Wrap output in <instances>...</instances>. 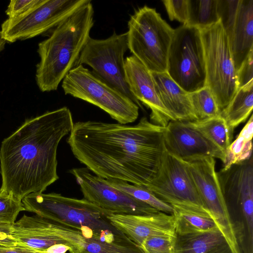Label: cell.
I'll return each mask as SVG.
<instances>
[{
  "mask_svg": "<svg viewBox=\"0 0 253 253\" xmlns=\"http://www.w3.org/2000/svg\"><path fill=\"white\" fill-rule=\"evenodd\" d=\"M165 128L145 117L132 126L79 121L74 123L67 142L77 159L95 175L146 188L160 169Z\"/></svg>",
  "mask_w": 253,
  "mask_h": 253,
  "instance_id": "1",
  "label": "cell"
},
{
  "mask_svg": "<svg viewBox=\"0 0 253 253\" xmlns=\"http://www.w3.org/2000/svg\"><path fill=\"white\" fill-rule=\"evenodd\" d=\"M67 107L27 119L2 141L0 192L22 200L33 193H42L59 179L57 148L73 125Z\"/></svg>",
  "mask_w": 253,
  "mask_h": 253,
  "instance_id": "2",
  "label": "cell"
},
{
  "mask_svg": "<svg viewBox=\"0 0 253 253\" xmlns=\"http://www.w3.org/2000/svg\"><path fill=\"white\" fill-rule=\"evenodd\" d=\"M91 0L56 26L49 37L38 44L40 61L36 81L42 92L57 90L73 69L90 37L94 25Z\"/></svg>",
  "mask_w": 253,
  "mask_h": 253,
  "instance_id": "3",
  "label": "cell"
},
{
  "mask_svg": "<svg viewBox=\"0 0 253 253\" xmlns=\"http://www.w3.org/2000/svg\"><path fill=\"white\" fill-rule=\"evenodd\" d=\"M22 203L25 211L82 232L92 231L106 242H131L110 223L107 217L111 212L84 198H69L56 193H33L24 197Z\"/></svg>",
  "mask_w": 253,
  "mask_h": 253,
  "instance_id": "4",
  "label": "cell"
},
{
  "mask_svg": "<svg viewBox=\"0 0 253 253\" xmlns=\"http://www.w3.org/2000/svg\"><path fill=\"white\" fill-rule=\"evenodd\" d=\"M128 49L151 72H166L174 29L155 8L144 5L127 23Z\"/></svg>",
  "mask_w": 253,
  "mask_h": 253,
  "instance_id": "5",
  "label": "cell"
},
{
  "mask_svg": "<svg viewBox=\"0 0 253 253\" xmlns=\"http://www.w3.org/2000/svg\"><path fill=\"white\" fill-rule=\"evenodd\" d=\"M62 87L65 94L98 107L118 123L128 124L138 118L139 107L135 102L83 65L68 72L62 80Z\"/></svg>",
  "mask_w": 253,
  "mask_h": 253,
  "instance_id": "6",
  "label": "cell"
},
{
  "mask_svg": "<svg viewBox=\"0 0 253 253\" xmlns=\"http://www.w3.org/2000/svg\"><path fill=\"white\" fill-rule=\"evenodd\" d=\"M200 30L206 64V86L211 90L221 111L238 88L228 39L220 20Z\"/></svg>",
  "mask_w": 253,
  "mask_h": 253,
  "instance_id": "7",
  "label": "cell"
},
{
  "mask_svg": "<svg viewBox=\"0 0 253 253\" xmlns=\"http://www.w3.org/2000/svg\"><path fill=\"white\" fill-rule=\"evenodd\" d=\"M166 72L188 93L206 86L205 60L199 28L183 25L174 29Z\"/></svg>",
  "mask_w": 253,
  "mask_h": 253,
  "instance_id": "8",
  "label": "cell"
},
{
  "mask_svg": "<svg viewBox=\"0 0 253 253\" xmlns=\"http://www.w3.org/2000/svg\"><path fill=\"white\" fill-rule=\"evenodd\" d=\"M127 49L126 33L118 34L114 32L105 39L90 37L75 67L84 64L90 66L92 72L99 78L140 106L126 80L124 55Z\"/></svg>",
  "mask_w": 253,
  "mask_h": 253,
  "instance_id": "9",
  "label": "cell"
},
{
  "mask_svg": "<svg viewBox=\"0 0 253 253\" xmlns=\"http://www.w3.org/2000/svg\"><path fill=\"white\" fill-rule=\"evenodd\" d=\"M146 189L172 207L209 213L197 190L186 163L166 150L156 176Z\"/></svg>",
  "mask_w": 253,
  "mask_h": 253,
  "instance_id": "10",
  "label": "cell"
},
{
  "mask_svg": "<svg viewBox=\"0 0 253 253\" xmlns=\"http://www.w3.org/2000/svg\"><path fill=\"white\" fill-rule=\"evenodd\" d=\"M90 0H42L26 13L7 18L1 32L7 42H14L41 35L70 17Z\"/></svg>",
  "mask_w": 253,
  "mask_h": 253,
  "instance_id": "11",
  "label": "cell"
},
{
  "mask_svg": "<svg viewBox=\"0 0 253 253\" xmlns=\"http://www.w3.org/2000/svg\"><path fill=\"white\" fill-rule=\"evenodd\" d=\"M185 162L205 207L233 253H241L220 189L214 158L203 157Z\"/></svg>",
  "mask_w": 253,
  "mask_h": 253,
  "instance_id": "12",
  "label": "cell"
},
{
  "mask_svg": "<svg viewBox=\"0 0 253 253\" xmlns=\"http://www.w3.org/2000/svg\"><path fill=\"white\" fill-rule=\"evenodd\" d=\"M69 172L75 177L85 199L113 213L148 215L160 211L112 186L86 167L73 168Z\"/></svg>",
  "mask_w": 253,
  "mask_h": 253,
  "instance_id": "13",
  "label": "cell"
},
{
  "mask_svg": "<svg viewBox=\"0 0 253 253\" xmlns=\"http://www.w3.org/2000/svg\"><path fill=\"white\" fill-rule=\"evenodd\" d=\"M218 4L237 72L253 50V0H218Z\"/></svg>",
  "mask_w": 253,
  "mask_h": 253,
  "instance_id": "14",
  "label": "cell"
},
{
  "mask_svg": "<svg viewBox=\"0 0 253 253\" xmlns=\"http://www.w3.org/2000/svg\"><path fill=\"white\" fill-rule=\"evenodd\" d=\"M217 175L232 219L253 217V159L221 169Z\"/></svg>",
  "mask_w": 253,
  "mask_h": 253,
  "instance_id": "15",
  "label": "cell"
},
{
  "mask_svg": "<svg viewBox=\"0 0 253 253\" xmlns=\"http://www.w3.org/2000/svg\"><path fill=\"white\" fill-rule=\"evenodd\" d=\"M165 150L188 162L203 157L218 159L224 163L225 154L195 128L190 122L171 121L165 128Z\"/></svg>",
  "mask_w": 253,
  "mask_h": 253,
  "instance_id": "16",
  "label": "cell"
},
{
  "mask_svg": "<svg viewBox=\"0 0 253 253\" xmlns=\"http://www.w3.org/2000/svg\"><path fill=\"white\" fill-rule=\"evenodd\" d=\"M126 82L134 97L151 110V122L165 127L176 121L160 100L151 73L132 55L125 61Z\"/></svg>",
  "mask_w": 253,
  "mask_h": 253,
  "instance_id": "17",
  "label": "cell"
},
{
  "mask_svg": "<svg viewBox=\"0 0 253 253\" xmlns=\"http://www.w3.org/2000/svg\"><path fill=\"white\" fill-rule=\"evenodd\" d=\"M107 218L114 227L140 247L151 236H175L173 215L162 211L148 215L112 213Z\"/></svg>",
  "mask_w": 253,
  "mask_h": 253,
  "instance_id": "18",
  "label": "cell"
},
{
  "mask_svg": "<svg viewBox=\"0 0 253 253\" xmlns=\"http://www.w3.org/2000/svg\"><path fill=\"white\" fill-rule=\"evenodd\" d=\"M46 219L51 233L71 245V253H131L129 246L122 242H108L98 237H87L80 230Z\"/></svg>",
  "mask_w": 253,
  "mask_h": 253,
  "instance_id": "19",
  "label": "cell"
},
{
  "mask_svg": "<svg viewBox=\"0 0 253 253\" xmlns=\"http://www.w3.org/2000/svg\"><path fill=\"white\" fill-rule=\"evenodd\" d=\"M151 73L160 100L175 120L196 121L189 93L175 83L167 72Z\"/></svg>",
  "mask_w": 253,
  "mask_h": 253,
  "instance_id": "20",
  "label": "cell"
},
{
  "mask_svg": "<svg viewBox=\"0 0 253 253\" xmlns=\"http://www.w3.org/2000/svg\"><path fill=\"white\" fill-rule=\"evenodd\" d=\"M175 253H233L218 227L200 232L175 233Z\"/></svg>",
  "mask_w": 253,
  "mask_h": 253,
  "instance_id": "21",
  "label": "cell"
},
{
  "mask_svg": "<svg viewBox=\"0 0 253 253\" xmlns=\"http://www.w3.org/2000/svg\"><path fill=\"white\" fill-rule=\"evenodd\" d=\"M172 208L175 233L205 232L218 227L208 211L177 207Z\"/></svg>",
  "mask_w": 253,
  "mask_h": 253,
  "instance_id": "22",
  "label": "cell"
},
{
  "mask_svg": "<svg viewBox=\"0 0 253 253\" xmlns=\"http://www.w3.org/2000/svg\"><path fill=\"white\" fill-rule=\"evenodd\" d=\"M253 108V81L238 89L228 105L220 112L230 127L234 130L244 122Z\"/></svg>",
  "mask_w": 253,
  "mask_h": 253,
  "instance_id": "23",
  "label": "cell"
},
{
  "mask_svg": "<svg viewBox=\"0 0 253 253\" xmlns=\"http://www.w3.org/2000/svg\"><path fill=\"white\" fill-rule=\"evenodd\" d=\"M191 124L217 147L225 155L232 143L234 130L220 115L190 122ZM226 158V157H225Z\"/></svg>",
  "mask_w": 253,
  "mask_h": 253,
  "instance_id": "24",
  "label": "cell"
},
{
  "mask_svg": "<svg viewBox=\"0 0 253 253\" xmlns=\"http://www.w3.org/2000/svg\"><path fill=\"white\" fill-rule=\"evenodd\" d=\"M220 20L218 0H188L187 26L202 30Z\"/></svg>",
  "mask_w": 253,
  "mask_h": 253,
  "instance_id": "25",
  "label": "cell"
},
{
  "mask_svg": "<svg viewBox=\"0 0 253 253\" xmlns=\"http://www.w3.org/2000/svg\"><path fill=\"white\" fill-rule=\"evenodd\" d=\"M253 134V117L251 115L237 138L229 146L223 169H226L234 164L249 159L252 156Z\"/></svg>",
  "mask_w": 253,
  "mask_h": 253,
  "instance_id": "26",
  "label": "cell"
},
{
  "mask_svg": "<svg viewBox=\"0 0 253 253\" xmlns=\"http://www.w3.org/2000/svg\"><path fill=\"white\" fill-rule=\"evenodd\" d=\"M106 180L112 186L129 194L158 211L168 214H172L173 208L170 205L158 199L147 189L122 180Z\"/></svg>",
  "mask_w": 253,
  "mask_h": 253,
  "instance_id": "27",
  "label": "cell"
},
{
  "mask_svg": "<svg viewBox=\"0 0 253 253\" xmlns=\"http://www.w3.org/2000/svg\"><path fill=\"white\" fill-rule=\"evenodd\" d=\"M189 98L196 120L218 116L220 114L216 101L210 89L207 86L189 93Z\"/></svg>",
  "mask_w": 253,
  "mask_h": 253,
  "instance_id": "28",
  "label": "cell"
},
{
  "mask_svg": "<svg viewBox=\"0 0 253 253\" xmlns=\"http://www.w3.org/2000/svg\"><path fill=\"white\" fill-rule=\"evenodd\" d=\"M25 211L22 200L12 194L0 192V224H13L19 213Z\"/></svg>",
  "mask_w": 253,
  "mask_h": 253,
  "instance_id": "29",
  "label": "cell"
},
{
  "mask_svg": "<svg viewBox=\"0 0 253 253\" xmlns=\"http://www.w3.org/2000/svg\"><path fill=\"white\" fill-rule=\"evenodd\" d=\"M174 238L165 235L151 236L144 241L140 248L144 253H175Z\"/></svg>",
  "mask_w": 253,
  "mask_h": 253,
  "instance_id": "30",
  "label": "cell"
},
{
  "mask_svg": "<svg viewBox=\"0 0 253 253\" xmlns=\"http://www.w3.org/2000/svg\"><path fill=\"white\" fill-rule=\"evenodd\" d=\"M169 19L186 25L188 19V0H162Z\"/></svg>",
  "mask_w": 253,
  "mask_h": 253,
  "instance_id": "31",
  "label": "cell"
},
{
  "mask_svg": "<svg viewBox=\"0 0 253 253\" xmlns=\"http://www.w3.org/2000/svg\"><path fill=\"white\" fill-rule=\"evenodd\" d=\"M42 0H12L5 10L8 18H13L22 15L42 2Z\"/></svg>",
  "mask_w": 253,
  "mask_h": 253,
  "instance_id": "32",
  "label": "cell"
},
{
  "mask_svg": "<svg viewBox=\"0 0 253 253\" xmlns=\"http://www.w3.org/2000/svg\"><path fill=\"white\" fill-rule=\"evenodd\" d=\"M253 50L237 72L238 88L253 81Z\"/></svg>",
  "mask_w": 253,
  "mask_h": 253,
  "instance_id": "33",
  "label": "cell"
},
{
  "mask_svg": "<svg viewBox=\"0 0 253 253\" xmlns=\"http://www.w3.org/2000/svg\"><path fill=\"white\" fill-rule=\"evenodd\" d=\"M12 224H0V246L12 247L16 246L11 235Z\"/></svg>",
  "mask_w": 253,
  "mask_h": 253,
  "instance_id": "34",
  "label": "cell"
},
{
  "mask_svg": "<svg viewBox=\"0 0 253 253\" xmlns=\"http://www.w3.org/2000/svg\"><path fill=\"white\" fill-rule=\"evenodd\" d=\"M0 253H39L32 250L15 246L12 247H6L0 246Z\"/></svg>",
  "mask_w": 253,
  "mask_h": 253,
  "instance_id": "35",
  "label": "cell"
},
{
  "mask_svg": "<svg viewBox=\"0 0 253 253\" xmlns=\"http://www.w3.org/2000/svg\"><path fill=\"white\" fill-rule=\"evenodd\" d=\"M6 42V41L3 39L1 32L0 31V52L4 49Z\"/></svg>",
  "mask_w": 253,
  "mask_h": 253,
  "instance_id": "36",
  "label": "cell"
}]
</instances>
